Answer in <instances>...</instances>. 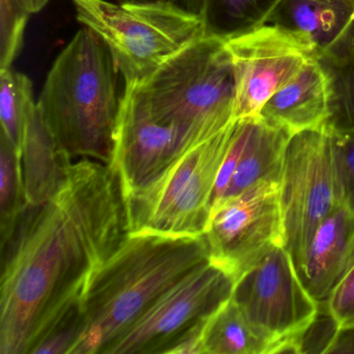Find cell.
<instances>
[{
	"instance_id": "1",
	"label": "cell",
	"mask_w": 354,
	"mask_h": 354,
	"mask_svg": "<svg viewBox=\"0 0 354 354\" xmlns=\"http://www.w3.org/2000/svg\"><path fill=\"white\" fill-rule=\"evenodd\" d=\"M127 234L111 167L90 158L71 163L57 196L28 207L1 248L0 354H32Z\"/></svg>"
},
{
	"instance_id": "2",
	"label": "cell",
	"mask_w": 354,
	"mask_h": 354,
	"mask_svg": "<svg viewBox=\"0 0 354 354\" xmlns=\"http://www.w3.org/2000/svg\"><path fill=\"white\" fill-rule=\"evenodd\" d=\"M209 261L204 235L128 233L82 295L86 326L73 354H104L169 288Z\"/></svg>"
},
{
	"instance_id": "3",
	"label": "cell",
	"mask_w": 354,
	"mask_h": 354,
	"mask_svg": "<svg viewBox=\"0 0 354 354\" xmlns=\"http://www.w3.org/2000/svg\"><path fill=\"white\" fill-rule=\"evenodd\" d=\"M119 75L106 45L84 26L55 59L37 106L70 158L111 163L121 105Z\"/></svg>"
},
{
	"instance_id": "4",
	"label": "cell",
	"mask_w": 354,
	"mask_h": 354,
	"mask_svg": "<svg viewBox=\"0 0 354 354\" xmlns=\"http://www.w3.org/2000/svg\"><path fill=\"white\" fill-rule=\"evenodd\" d=\"M71 1L78 22L95 32L111 51L127 88L142 86L169 59L207 35L202 15L173 0Z\"/></svg>"
},
{
	"instance_id": "5",
	"label": "cell",
	"mask_w": 354,
	"mask_h": 354,
	"mask_svg": "<svg viewBox=\"0 0 354 354\" xmlns=\"http://www.w3.org/2000/svg\"><path fill=\"white\" fill-rule=\"evenodd\" d=\"M156 119L213 136L235 121V78L223 39L206 35L140 86Z\"/></svg>"
},
{
	"instance_id": "6",
	"label": "cell",
	"mask_w": 354,
	"mask_h": 354,
	"mask_svg": "<svg viewBox=\"0 0 354 354\" xmlns=\"http://www.w3.org/2000/svg\"><path fill=\"white\" fill-rule=\"evenodd\" d=\"M235 121L188 149L154 181L124 196L128 233L204 235L215 181Z\"/></svg>"
},
{
	"instance_id": "7",
	"label": "cell",
	"mask_w": 354,
	"mask_h": 354,
	"mask_svg": "<svg viewBox=\"0 0 354 354\" xmlns=\"http://www.w3.org/2000/svg\"><path fill=\"white\" fill-rule=\"evenodd\" d=\"M279 198L283 246L295 266L318 225L341 205L328 128L291 136L283 157Z\"/></svg>"
},
{
	"instance_id": "8",
	"label": "cell",
	"mask_w": 354,
	"mask_h": 354,
	"mask_svg": "<svg viewBox=\"0 0 354 354\" xmlns=\"http://www.w3.org/2000/svg\"><path fill=\"white\" fill-rule=\"evenodd\" d=\"M232 300L270 353L290 347L313 320L319 304L302 286L291 256L277 245L234 283Z\"/></svg>"
},
{
	"instance_id": "9",
	"label": "cell",
	"mask_w": 354,
	"mask_h": 354,
	"mask_svg": "<svg viewBox=\"0 0 354 354\" xmlns=\"http://www.w3.org/2000/svg\"><path fill=\"white\" fill-rule=\"evenodd\" d=\"M234 283L211 261L201 265L162 294L104 354H167L180 337L231 299Z\"/></svg>"
},
{
	"instance_id": "10",
	"label": "cell",
	"mask_w": 354,
	"mask_h": 354,
	"mask_svg": "<svg viewBox=\"0 0 354 354\" xmlns=\"http://www.w3.org/2000/svg\"><path fill=\"white\" fill-rule=\"evenodd\" d=\"M225 43L235 78V120L258 118L266 101L319 55L306 37L270 24L230 37Z\"/></svg>"
},
{
	"instance_id": "11",
	"label": "cell",
	"mask_w": 354,
	"mask_h": 354,
	"mask_svg": "<svg viewBox=\"0 0 354 354\" xmlns=\"http://www.w3.org/2000/svg\"><path fill=\"white\" fill-rule=\"evenodd\" d=\"M279 181L266 180L211 209L204 237L210 261L234 281L283 245Z\"/></svg>"
},
{
	"instance_id": "12",
	"label": "cell",
	"mask_w": 354,
	"mask_h": 354,
	"mask_svg": "<svg viewBox=\"0 0 354 354\" xmlns=\"http://www.w3.org/2000/svg\"><path fill=\"white\" fill-rule=\"evenodd\" d=\"M209 138L156 119L142 88L125 86L109 167L119 179L123 196H127L154 181L188 149Z\"/></svg>"
},
{
	"instance_id": "13",
	"label": "cell",
	"mask_w": 354,
	"mask_h": 354,
	"mask_svg": "<svg viewBox=\"0 0 354 354\" xmlns=\"http://www.w3.org/2000/svg\"><path fill=\"white\" fill-rule=\"evenodd\" d=\"M354 236V214L343 205L318 225L295 270L302 286L318 304L326 302L343 275Z\"/></svg>"
},
{
	"instance_id": "14",
	"label": "cell",
	"mask_w": 354,
	"mask_h": 354,
	"mask_svg": "<svg viewBox=\"0 0 354 354\" xmlns=\"http://www.w3.org/2000/svg\"><path fill=\"white\" fill-rule=\"evenodd\" d=\"M259 118L291 136L326 127L329 119V88L318 59L308 63L287 86L266 101Z\"/></svg>"
},
{
	"instance_id": "15",
	"label": "cell",
	"mask_w": 354,
	"mask_h": 354,
	"mask_svg": "<svg viewBox=\"0 0 354 354\" xmlns=\"http://www.w3.org/2000/svg\"><path fill=\"white\" fill-rule=\"evenodd\" d=\"M21 160L28 206H42L61 189L72 159L59 148L38 106L26 127Z\"/></svg>"
},
{
	"instance_id": "16",
	"label": "cell",
	"mask_w": 354,
	"mask_h": 354,
	"mask_svg": "<svg viewBox=\"0 0 354 354\" xmlns=\"http://www.w3.org/2000/svg\"><path fill=\"white\" fill-rule=\"evenodd\" d=\"M353 10L354 0H279L263 24L298 32L320 53L337 38Z\"/></svg>"
},
{
	"instance_id": "17",
	"label": "cell",
	"mask_w": 354,
	"mask_h": 354,
	"mask_svg": "<svg viewBox=\"0 0 354 354\" xmlns=\"http://www.w3.org/2000/svg\"><path fill=\"white\" fill-rule=\"evenodd\" d=\"M318 63L328 82L326 127L354 130V10L337 38L319 53Z\"/></svg>"
},
{
	"instance_id": "18",
	"label": "cell",
	"mask_w": 354,
	"mask_h": 354,
	"mask_svg": "<svg viewBox=\"0 0 354 354\" xmlns=\"http://www.w3.org/2000/svg\"><path fill=\"white\" fill-rule=\"evenodd\" d=\"M291 136L285 129L273 127L257 118L252 136L221 200L237 196L266 180L279 181Z\"/></svg>"
},
{
	"instance_id": "19",
	"label": "cell",
	"mask_w": 354,
	"mask_h": 354,
	"mask_svg": "<svg viewBox=\"0 0 354 354\" xmlns=\"http://www.w3.org/2000/svg\"><path fill=\"white\" fill-rule=\"evenodd\" d=\"M202 341L204 354H270L232 298L207 319Z\"/></svg>"
},
{
	"instance_id": "20",
	"label": "cell",
	"mask_w": 354,
	"mask_h": 354,
	"mask_svg": "<svg viewBox=\"0 0 354 354\" xmlns=\"http://www.w3.org/2000/svg\"><path fill=\"white\" fill-rule=\"evenodd\" d=\"M21 155L0 134V241L5 248L28 209Z\"/></svg>"
},
{
	"instance_id": "21",
	"label": "cell",
	"mask_w": 354,
	"mask_h": 354,
	"mask_svg": "<svg viewBox=\"0 0 354 354\" xmlns=\"http://www.w3.org/2000/svg\"><path fill=\"white\" fill-rule=\"evenodd\" d=\"M36 107L32 80L12 68L0 70L1 134L20 155L26 127Z\"/></svg>"
},
{
	"instance_id": "22",
	"label": "cell",
	"mask_w": 354,
	"mask_h": 354,
	"mask_svg": "<svg viewBox=\"0 0 354 354\" xmlns=\"http://www.w3.org/2000/svg\"><path fill=\"white\" fill-rule=\"evenodd\" d=\"M279 0H204L207 35L225 39L260 26Z\"/></svg>"
},
{
	"instance_id": "23",
	"label": "cell",
	"mask_w": 354,
	"mask_h": 354,
	"mask_svg": "<svg viewBox=\"0 0 354 354\" xmlns=\"http://www.w3.org/2000/svg\"><path fill=\"white\" fill-rule=\"evenodd\" d=\"M82 299L72 304L53 323L32 354H73L86 330Z\"/></svg>"
},
{
	"instance_id": "24",
	"label": "cell",
	"mask_w": 354,
	"mask_h": 354,
	"mask_svg": "<svg viewBox=\"0 0 354 354\" xmlns=\"http://www.w3.org/2000/svg\"><path fill=\"white\" fill-rule=\"evenodd\" d=\"M30 15L24 0H0V70L12 68L19 55Z\"/></svg>"
},
{
	"instance_id": "25",
	"label": "cell",
	"mask_w": 354,
	"mask_h": 354,
	"mask_svg": "<svg viewBox=\"0 0 354 354\" xmlns=\"http://www.w3.org/2000/svg\"><path fill=\"white\" fill-rule=\"evenodd\" d=\"M329 131L339 202L354 214V130Z\"/></svg>"
},
{
	"instance_id": "26",
	"label": "cell",
	"mask_w": 354,
	"mask_h": 354,
	"mask_svg": "<svg viewBox=\"0 0 354 354\" xmlns=\"http://www.w3.org/2000/svg\"><path fill=\"white\" fill-rule=\"evenodd\" d=\"M339 328L327 302H321L313 320L293 339L296 354L327 353Z\"/></svg>"
},
{
	"instance_id": "27",
	"label": "cell",
	"mask_w": 354,
	"mask_h": 354,
	"mask_svg": "<svg viewBox=\"0 0 354 354\" xmlns=\"http://www.w3.org/2000/svg\"><path fill=\"white\" fill-rule=\"evenodd\" d=\"M256 121L257 118L236 120L229 148H227L225 158H223V163L219 167L218 174H217L212 198H211V209L225 196L227 186L231 182L232 177L237 169L238 163L245 150L246 145L252 136Z\"/></svg>"
},
{
	"instance_id": "28",
	"label": "cell",
	"mask_w": 354,
	"mask_h": 354,
	"mask_svg": "<svg viewBox=\"0 0 354 354\" xmlns=\"http://www.w3.org/2000/svg\"><path fill=\"white\" fill-rule=\"evenodd\" d=\"M326 302L341 326L354 324V264L337 283Z\"/></svg>"
},
{
	"instance_id": "29",
	"label": "cell",
	"mask_w": 354,
	"mask_h": 354,
	"mask_svg": "<svg viewBox=\"0 0 354 354\" xmlns=\"http://www.w3.org/2000/svg\"><path fill=\"white\" fill-rule=\"evenodd\" d=\"M327 353L354 354V324L341 326Z\"/></svg>"
},
{
	"instance_id": "30",
	"label": "cell",
	"mask_w": 354,
	"mask_h": 354,
	"mask_svg": "<svg viewBox=\"0 0 354 354\" xmlns=\"http://www.w3.org/2000/svg\"><path fill=\"white\" fill-rule=\"evenodd\" d=\"M173 1L188 11L201 14L204 0H173Z\"/></svg>"
},
{
	"instance_id": "31",
	"label": "cell",
	"mask_w": 354,
	"mask_h": 354,
	"mask_svg": "<svg viewBox=\"0 0 354 354\" xmlns=\"http://www.w3.org/2000/svg\"><path fill=\"white\" fill-rule=\"evenodd\" d=\"M50 0H24V5L30 10V13H39L44 9L45 6L49 3Z\"/></svg>"
},
{
	"instance_id": "32",
	"label": "cell",
	"mask_w": 354,
	"mask_h": 354,
	"mask_svg": "<svg viewBox=\"0 0 354 354\" xmlns=\"http://www.w3.org/2000/svg\"><path fill=\"white\" fill-rule=\"evenodd\" d=\"M354 264V236L352 238L351 244H350L349 252H348L347 259H346L345 266H344L343 275L351 268L352 265ZM341 281V279H339Z\"/></svg>"
},
{
	"instance_id": "33",
	"label": "cell",
	"mask_w": 354,
	"mask_h": 354,
	"mask_svg": "<svg viewBox=\"0 0 354 354\" xmlns=\"http://www.w3.org/2000/svg\"><path fill=\"white\" fill-rule=\"evenodd\" d=\"M115 1L122 3H154V1H160V0H115Z\"/></svg>"
}]
</instances>
